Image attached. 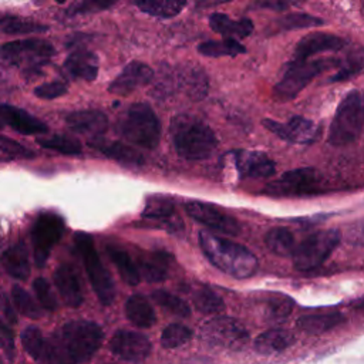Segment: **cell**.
Segmentation results:
<instances>
[{
	"label": "cell",
	"instance_id": "cell-47",
	"mask_svg": "<svg viewBox=\"0 0 364 364\" xmlns=\"http://www.w3.org/2000/svg\"><path fill=\"white\" fill-rule=\"evenodd\" d=\"M33 289H34V293H36L40 304L46 310L54 311L57 309V299L51 290L50 283L44 277H37L33 282Z\"/></svg>",
	"mask_w": 364,
	"mask_h": 364
},
{
	"label": "cell",
	"instance_id": "cell-35",
	"mask_svg": "<svg viewBox=\"0 0 364 364\" xmlns=\"http://www.w3.org/2000/svg\"><path fill=\"white\" fill-rule=\"evenodd\" d=\"M168 260H169V255H166V253H156L155 262L139 260L136 264L139 276L151 283L164 282L168 276L166 267H165Z\"/></svg>",
	"mask_w": 364,
	"mask_h": 364
},
{
	"label": "cell",
	"instance_id": "cell-15",
	"mask_svg": "<svg viewBox=\"0 0 364 364\" xmlns=\"http://www.w3.org/2000/svg\"><path fill=\"white\" fill-rule=\"evenodd\" d=\"M151 347L146 336L129 330H118L109 340V350L129 363L145 360L151 353Z\"/></svg>",
	"mask_w": 364,
	"mask_h": 364
},
{
	"label": "cell",
	"instance_id": "cell-38",
	"mask_svg": "<svg viewBox=\"0 0 364 364\" xmlns=\"http://www.w3.org/2000/svg\"><path fill=\"white\" fill-rule=\"evenodd\" d=\"M320 24H323L321 18L314 17L311 14H306V13H290L274 21L277 31L299 30V28H307V27H314Z\"/></svg>",
	"mask_w": 364,
	"mask_h": 364
},
{
	"label": "cell",
	"instance_id": "cell-5",
	"mask_svg": "<svg viewBox=\"0 0 364 364\" xmlns=\"http://www.w3.org/2000/svg\"><path fill=\"white\" fill-rule=\"evenodd\" d=\"M363 131V98L357 90L350 91L338 104L328 131V144L344 146L355 142Z\"/></svg>",
	"mask_w": 364,
	"mask_h": 364
},
{
	"label": "cell",
	"instance_id": "cell-25",
	"mask_svg": "<svg viewBox=\"0 0 364 364\" xmlns=\"http://www.w3.org/2000/svg\"><path fill=\"white\" fill-rule=\"evenodd\" d=\"M209 26L215 33L225 38H245L253 33V23L249 18L232 20L223 13H212L209 16Z\"/></svg>",
	"mask_w": 364,
	"mask_h": 364
},
{
	"label": "cell",
	"instance_id": "cell-8",
	"mask_svg": "<svg viewBox=\"0 0 364 364\" xmlns=\"http://www.w3.org/2000/svg\"><path fill=\"white\" fill-rule=\"evenodd\" d=\"M340 242V233L336 229L320 230L306 237L293 249V264L297 270L307 272L321 266L333 253Z\"/></svg>",
	"mask_w": 364,
	"mask_h": 364
},
{
	"label": "cell",
	"instance_id": "cell-48",
	"mask_svg": "<svg viewBox=\"0 0 364 364\" xmlns=\"http://www.w3.org/2000/svg\"><path fill=\"white\" fill-rule=\"evenodd\" d=\"M41 361L44 364H74L65 354V351L61 348L54 336L46 340V350Z\"/></svg>",
	"mask_w": 364,
	"mask_h": 364
},
{
	"label": "cell",
	"instance_id": "cell-55",
	"mask_svg": "<svg viewBox=\"0 0 364 364\" xmlns=\"http://www.w3.org/2000/svg\"><path fill=\"white\" fill-rule=\"evenodd\" d=\"M0 242H1V230H0Z\"/></svg>",
	"mask_w": 364,
	"mask_h": 364
},
{
	"label": "cell",
	"instance_id": "cell-17",
	"mask_svg": "<svg viewBox=\"0 0 364 364\" xmlns=\"http://www.w3.org/2000/svg\"><path fill=\"white\" fill-rule=\"evenodd\" d=\"M233 158L236 169L242 178H267L276 171L274 161L259 151H236Z\"/></svg>",
	"mask_w": 364,
	"mask_h": 364
},
{
	"label": "cell",
	"instance_id": "cell-46",
	"mask_svg": "<svg viewBox=\"0 0 364 364\" xmlns=\"http://www.w3.org/2000/svg\"><path fill=\"white\" fill-rule=\"evenodd\" d=\"M363 70V55H361V50L358 51L357 55L348 57L346 63H340V70L330 77V82H336V81H346L354 75H357L358 73H361Z\"/></svg>",
	"mask_w": 364,
	"mask_h": 364
},
{
	"label": "cell",
	"instance_id": "cell-26",
	"mask_svg": "<svg viewBox=\"0 0 364 364\" xmlns=\"http://www.w3.org/2000/svg\"><path fill=\"white\" fill-rule=\"evenodd\" d=\"M294 343V336L283 328H272L257 336L255 350L259 354H277L287 350Z\"/></svg>",
	"mask_w": 364,
	"mask_h": 364
},
{
	"label": "cell",
	"instance_id": "cell-31",
	"mask_svg": "<svg viewBox=\"0 0 364 364\" xmlns=\"http://www.w3.org/2000/svg\"><path fill=\"white\" fill-rule=\"evenodd\" d=\"M179 85L188 92L192 98H202L208 91V80L202 70L199 68H183L175 78Z\"/></svg>",
	"mask_w": 364,
	"mask_h": 364
},
{
	"label": "cell",
	"instance_id": "cell-54",
	"mask_svg": "<svg viewBox=\"0 0 364 364\" xmlns=\"http://www.w3.org/2000/svg\"><path fill=\"white\" fill-rule=\"evenodd\" d=\"M55 1H57V3H64L65 0H55Z\"/></svg>",
	"mask_w": 364,
	"mask_h": 364
},
{
	"label": "cell",
	"instance_id": "cell-2",
	"mask_svg": "<svg viewBox=\"0 0 364 364\" xmlns=\"http://www.w3.org/2000/svg\"><path fill=\"white\" fill-rule=\"evenodd\" d=\"M169 134L178 155L188 161L209 158L216 146L215 132L199 118L189 114H178L171 119Z\"/></svg>",
	"mask_w": 364,
	"mask_h": 364
},
{
	"label": "cell",
	"instance_id": "cell-52",
	"mask_svg": "<svg viewBox=\"0 0 364 364\" xmlns=\"http://www.w3.org/2000/svg\"><path fill=\"white\" fill-rule=\"evenodd\" d=\"M297 0H257L252 9H269L273 11H284L296 4Z\"/></svg>",
	"mask_w": 364,
	"mask_h": 364
},
{
	"label": "cell",
	"instance_id": "cell-30",
	"mask_svg": "<svg viewBox=\"0 0 364 364\" xmlns=\"http://www.w3.org/2000/svg\"><path fill=\"white\" fill-rule=\"evenodd\" d=\"M107 252H108V256L112 260V263L117 266L118 273L121 274L122 280L125 283H128L129 286H136L141 280V276H139L138 267L134 263V260L131 259V256L125 250L115 247V246H108Z\"/></svg>",
	"mask_w": 364,
	"mask_h": 364
},
{
	"label": "cell",
	"instance_id": "cell-7",
	"mask_svg": "<svg viewBox=\"0 0 364 364\" xmlns=\"http://www.w3.org/2000/svg\"><path fill=\"white\" fill-rule=\"evenodd\" d=\"M74 240H75L77 250L80 252V255L82 257L85 272L88 274L90 283H91L97 297L100 299V301L102 304H105V306L111 304L115 299V286H114L109 272L102 264V262L95 250L92 237L90 235L81 232V233L75 235Z\"/></svg>",
	"mask_w": 364,
	"mask_h": 364
},
{
	"label": "cell",
	"instance_id": "cell-3",
	"mask_svg": "<svg viewBox=\"0 0 364 364\" xmlns=\"http://www.w3.org/2000/svg\"><path fill=\"white\" fill-rule=\"evenodd\" d=\"M118 132L134 145L155 149L161 139V124L149 104L135 102L121 114Z\"/></svg>",
	"mask_w": 364,
	"mask_h": 364
},
{
	"label": "cell",
	"instance_id": "cell-44",
	"mask_svg": "<svg viewBox=\"0 0 364 364\" xmlns=\"http://www.w3.org/2000/svg\"><path fill=\"white\" fill-rule=\"evenodd\" d=\"M11 297L14 301V306L17 307V310L28 317V318H38L41 316V311L38 309V306L36 304V301L33 300V297L20 286H13L11 289Z\"/></svg>",
	"mask_w": 364,
	"mask_h": 364
},
{
	"label": "cell",
	"instance_id": "cell-10",
	"mask_svg": "<svg viewBox=\"0 0 364 364\" xmlns=\"http://www.w3.org/2000/svg\"><path fill=\"white\" fill-rule=\"evenodd\" d=\"M200 336L209 346L228 350H240L249 340V333L242 323L226 316L206 321L200 328Z\"/></svg>",
	"mask_w": 364,
	"mask_h": 364
},
{
	"label": "cell",
	"instance_id": "cell-27",
	"mask_svg": "<svg viewBox=\"0 0 364 364\" xmlns=\"http://www.w3.org/2000/svg\"><path fill=\"white\" fill-rule=\"evenodd\" d=\"M1 264L6 272L18 280H24L30 274V262L27 249L23 242L10 246L1 256Z\"/></svg>",
	"mask_w": 364,
	"mask_h": 364
},
{
	"label": "cell",
	"instance_id": "cell-50",
	"mask_svg": "<svg viewBox=\"0 0 364 364\" xmlns=\"http://www.w3.org/2000/svg\"><path fill=\"white\" fill-rule=\"evenodd\" d=\"M65 92H67V84L63 81L44 82V84L36 87V90H34V94L43 100H54L57 97L64 95Z\"/></svg>",
	"mask_w": 364,
	"mask_h": 364
},
{
	"label": "cell",
	"instance_id": "cell-45",
	"mask_svg": "<svg viewBox=\"0 0 364 364\" xmlns=\"http://www.w3.org/2000/svg\"><path fill=\"white\" fill-rule=\"evenodd\" d=\"M119 0H75L67 10L70 16L74 14H90L109 9Z\"/></svg>",
	"mask_w": 364,
	"mask_h": 364
},
{
	"label": "cell",
	"instance_id": "cell-33",
	"mask_svg": "<svg viewBox=\"0 0 364 364\" xmlns=\"http://www.w3.org/2000/svg\"><path fill=\"white\" fill-rule=\"evenodd\" d=\"M198 51L206 57H236L246 53V48L235 38H223L218 41L200 43L198 46Z\"/></svg>",
	"mask_w": 364,
	"mask_h": 364
},
{
	"label": "cell",
	"instance_id": "cell-41",
	"mask_svg": "<svg viewBox=\"0 0 364 364\" xmlns=\"http://www.w3.org/2000/svg\"><path fill=\"white\" fill-rule=\"evenodd\" d=\"M21 344L26 353L31 355L36 361L43 360V354L46 350V340L37 327L30 326L21 331Z\"/></svg>",
	"mask_w": 364,
	"mask_h": 364
},
{
	"label": "cell",
	"instance_id": "cell-40",
	"mask_svg": "<svg viewBox=\"0 0 364 364\" xmlns=\"http://www.w3.org/2000/svg\"><path fill=\"white\" fill-rule=\"evenodd\" d=\"M152 299L166 311L178 317H188L191 314V307L188 306V303L166 290H155L152 293Z\"/></svg>",
	"mask_w": 364,
	"mask_h": 364
},
{
	"label": "cell",
	"instance_id": "cell-34",
	"mask_svg": "<svg viewBox=\"0 0 364 364\" xmlns=\"http://www.w3.org/2000/svg\"><path fill=\"white\" fill-rule=\"evenodd\" d=\"M264 242L269 250L277 256H289L294 249V237L291 232L282 226L270 229L266 233Z\"/></svg>",
	"mask_w": 364,
	"mask_h": 364
},
{
	"label": "cell",
	"instance_id": "cell-21",
	"mask_svg": "<svg viewBox=\"0 0 364 364\" xmlns=\"http://www.w3.org/2000/svg\"><path fill=\"white\" fill-rule=\"evenodd\" d=\"M54 283L68 307H78L82 303V289L75 269L71 264H61L54 272Z\"/></svg>",
	"mask_w": 364,
	"mask_h": 364
},
{
	"label": "cell",
	"instance_id": "cell-16",
	"mask_svg": "<svg viewBox=\"0 0 364 364\" xmlns=\"http://www.w3.org/2000/svg\"><path fill=\"white\" fill-rule=\"evenodd\" d=\"M154 80L152 68L141 61L128 63L117 78L109 84L108 91L111 94L125 97L134 92L135 90L149 84Z\"/></svg>",
	"mask_w": 364,
	"mask_h": 364
},
{
	"label": "cell",
	"instance_id": "cell-14",
	"mask_svg": "<svg viewBox=\"0 0 364 364\" xmlns=\"http://www.w3.org/2000/svg\"><path fill=\"white\" fill-rule=\"evenodd\" d=\"M262 124L279 138L294 144H311L318 135L317 124L300 115L291 117L286 124L269 118L263 119Z\"/></svg>",
	"mask_w": 364,
	"mask_h": 364
},
{
	"label": "cell",
	"instance_id": "cell-22",
	"mask_svg": "<svg viewBox=\"0 0 364 364\" xmlns=\"http://www.w3.org/2000/svg\"><path fill=\"white\" fill-rule=\"evenodd\" d=\"M64 68L73 78L94 81L98 75L100 60L95 53L87 48H77L64 61Z\"/></svg>",
	"mask_w": 364,
	"mask_h": 364
},
{
	"label": "cell",
	"instance_id": "cell-49",
	"mask_svg": "<svg viewBox=\"0 0 364 364\" xmlns=\"http://www.w3.org/2000/svg\"><path fill=\"white\" fill-rule=\"evenodd\" d=\"M0 149L10 158L27 159V158L34 156V154L30 149H27L24 145H21L20 142H17L9 136H3V135H0Z\"/></svg>",
	"mask_w": 364,
	"mask_h": 364
},
{
	"label": "cell",
	"instance_id": "cell-23",
	"mask_svg": "<svg viewBox=\"0 0 364 364\" xmlns=\"http://www.w3.org/2000/svg\"><path fill=\"white\" fill-rule=\"evenodd\" d=\"M90 146L102 152L107 158L114 159L122 165L141 166L144 164V156L132 146L118 142V141H104L100 136L90 141Z\"/></svg>",
	"mask_w": 364,
	"mask_h": 364
},
{
	"label": "cell",
	"instance_id": "cell-53",
	"mask_svg": "<svg viewBox=\"0 0 364 364\" xmlns=\"http://www.w3.org/2000/svg\"><path fill=\"white\" fill-rule=\"evenodd\" d=\"M0 309L1 311L6 314V318L10 321V323H16L17 321V317L14 314V310L9 301V299L4 296V294H0Z\"/></svg>",
	"mask_w": 364,
	"mask_h": 364
},
{
	"label": "cell",
	"instance_id": "cell-24",
	"mask_svg": "<svg viewBox=\"0 0 364 364\" xmlns=\"http://www.w3.org/2000/svg\"><path fill=\"white\" fill-rule=\"evenodd\" d=\"M142 216L149 220L161 222L166 225L168 230L179 232L183 229V225L179 219L175 218V206L171 199L166 198H151L146 200V205L142 210Z\"/></svg>",
	"mask_w": 364,
	"mask_h": 364
},
{
	"label": "cell",
	"instance_id": "cell-39",
	"mask_svg": "<svg viewBox=\"0 0 364 364\" xmlns=\"http://www.w3.org/2000/svg\"><path fill=\"white\" fill-rule=\"evenodd\" d=\"M37 142L46 148L51 149L64 155H80L81 154V144L70 136L65 135H53L48 138H38Z\"/></svg>",
	"mask_w": 364,
	"mask_h": 364
},
{
	"label": "cell",
	"instance_id": "cell-12",
	"mask_svg": "<svg viewBox=\"0 0 364 364\" xmlns=\"http://www.w3.org/2000/svg\"><path fill=\"white\" fill-rule=\"evenodd\" d=\"M321 176L314 168H300L283 173L269 183L264 193L272 196H301L320 192Z\"/></svg>",
	"mask_w": 364,
	"mask_h": 364
},
{
	"label": "cell",
	"instance_id": "cell-4",
	"mask_svg": "<svg viewBox=\"0 0 364 364\" xmlns=\"http://www.w3.org/2000/svg\"><path fill=\"white\" fill-rule=\"evenodd\" d=\"M53 336L74 364L88 361L102 343L100 326L87 320L68 321Z\"/></svg>",
	"mask_w": 364,
	"mask_h": 364
},
{
	"label": "cell",
	"instance_id": "cell-51",
	"mask_svg": "<svg viewBox=\"0 0 364 364\" xmlns=\"http://www.w3.org/2000/svg\"><path fill=\"white\" fill-rule=\"evenodd\" d=\"M0 348L4 351V354L13 360L16 354V343L11 328L7 326V323L0 317Z\"/></svg>",
	"mask_w": 364,
	"mask_h": 364
},
{
	"label": "cell",
	"instance_id": "cell-42",
	"mask_svg": "<svg viewBox=\"0 0 364 364\" xmlns=\"http://www.w3.org/2000/svg\"><path fill=\"white\" fill-rule=\"evenodd\" d=\"M193 306L200 313H219L225 309V303L219 294L209 289H199L192 296Z\"/></svg>",
	"mask_w": 364,
	"mask_h": 364
},
{
	"label": "cell",
	"instance_id": "cell-43",
	"mask_svg": "<svg viewBox=\"0 0 364 364\" xmlns=\"http://www.w3.org/2000/svg\"><path fill=\"white\" fill-rule=\"evenodd\" d=\"M191 338H192V331L186 326L172 323L164 328L161 336V344L165 348H178L186 344Z\"/></svg>",
	"mask_w": 364,
	"mask_h": 364
},
{
	"label": "cell",
	"instance_id": "cell-56",
	"mask_svg": "<svg viewBox=\"0 0 364 364\" xmlns=\"http://www.w3.org/2000/svg\"><path fill=\"white\" fill-rule=\"evenodd\" d=\"M0 364H4V363H3V361H1V358H0Z\"/></svg>",
	"mask_w": 364,
	"mask_h": 364
},
{
	"label": "cell",
	"instance_id": "cell-36",
	"mask_svg": "<svg viewBox=\"0 0 364 364\" xmlns=\"http://www.w3.org/2000/svg\"><path fill=\"white\" fill-rule=\"evenodd\" d=\"M291 309H293V300L289 296L273 293L266 300L264 317L270 323H280L290 314Z\"/></svg>",
	"mask_w": 364,
	"mask_h": 364
},
{
	"label": "cell",
	"instance_id": "cell-6",
	"mask_svg": "<svg viewBox=\"0 0 364 364\" xmlns=\"http://www.w3.org/2000/svg\"><path fill=\"white\" fill-rule=\"evenodd\" d=\"M340 65L336 58H321V60H293L280 81L274 85L273 94L280 101H289L294 98L314 77L323 71Z\"/></svg>",
	"mask_w": 364,
	"mask_h": 364
},
{
	"label": "cell",
	"instance_id": "cell-19",
	"mask_svg": "<svg viewBox=\"0 0 364 364\" xmlns=\"http://www.w3.org/2000/svg\"><path fill=\"white\" fill-rule=\"evenodd\" d=\"M0 122L24 135L46 134L48 131L47 125L30 112L7 104L0 105Z\"/></svg>",
	"mask_w": 364,
	"mask_h": 364
},
{
	"label": "cell",
	"instance_id": "cell-20",
	"mask_svg": "<svg viewBox=\"0 0 364 364\" xmlns=\"http://www.w3.org/2000/svg\"><path fill=\"white\" fill-rule=\"evenodd\" d=\"M65 122L74 132L91 135L94 138L102 135L108 128L107 115L98 109L74 111L67 115Z\"/></svg>",
	"mask_w": 364,
	"mask_h": 364
},
{
	"label": "cell",
	"instance_id": "cell-1",
	"mask_svg": "<svg viewBox=\"0 0 364 364\" xmlns=\"http://www.w3.org/2000/svg\"><path fill=\"white\" fill-rule=\"evenodd\" d=\"M199 245L215 267L235 279L250 277L257 269V259L249 249L222 236L202 230Z\"/></svg>",
	"mask_w": 364,
	"mask_h": 364
},
{
	"label": "cell",
	"instance_id": "cell-29",
	"mask_svg": "<svg viewBox=\"0 0 364 364\" xmlns=\"http://www.w3.org/2000/svg\"><path fill=\"white\" fill-rule=\"evenodd\" d=\"M344 321V316L338 311L307 314L297 320V327L307 334H321Z\"/></svg>",
	"mask_w": 364,
	"mask_h": 364
},
{
	"label": "cell",
	"instance_id": "cell-18",
	"mask_svg": "<svg viewBox=\"0 0 364 364\" xmlns=\"http://www.w3.org/2000/svg\"><path fill=\"white\" fill-rule=\"evenodd\" d=\"M344 46H346V40L336 34L310 33L296 44L293 60H307L318 53L338 51Z\"/></svg>",
	"mask_w": 364,
	"mask_h": 364
},
{
	"label": "cell",
	"instance_id": "cell-9",
	"mask_svg": "<svg viewBox=\"0 0 364 364\" xmlns=\"http://www.w3.org/2000/svg\"><path fill=\"white\" fill-rule=\"evenodd\" d=\"M54 55L51 43L41 38H24L0 46V58L9 64L36 68L46 64Z\"/></svg>",
	"mask_w": 364,
	"mask_h": 364
},
{
	"label": "cell",
	"instance_id": "cell-37",
	"mask_svg": "<svg viewBox=\"0 0 364 364\" xmlns=\"http://www.w3.org/2000/svg\"><path fill=\"white\" fill-rule=\"evenodd\" d=\"M0 30L7 34H28V33H41L47 31L48 27L27 18L7 16L0 18Z\"/></svg>",
	"mask_w": 364,
	"mask_h": 364
},
{
	"label": "cell",
	"instance_id": "cell-28",
	"mask_svg": "<svg viewBox=\"0 0 364 364\" xmlns=\"http://www.w3.org/2000/svg\"><path fill=\"white\" fill-rule=\"evenodd\" d=\"M125 316L136 327L148 328L156 321V314L148 301L141 294H132L125 303Z\"/></svg>",
	"mask_w": 364,
	"mask_h": 364
},
{
	"label": "cell",
	"instance_id": "cell-32",
	"mask_svg": "<svg viewBox=\"0 0 364 364\" xmlns=\"http://www.w3.org/2000/svg\"><path fill=\"white\" fill-rule=\"evenodd\" d=\"M135 4L146 14L169 18L182 11L188 0H134Z\"/></svg>",
	"mask_w": 364,
	"mask_h": 364
},
{
	"label": "cell",
	"instance_id": "cell-13",
	"mask_svg": "<svg viewBox=\"0 0 364 364\" xmlns=\"http://www.w3.org/2000/svg\"><path fill=\"white\" fill-rule=\"evenodd\" d=\"M185 210L192 219L198 220L199 223L208 226L215 232H220L230 236H235L239 232L237 220L230 215L223 213L219 208L210 203L192 200L185 205Z\"/></svg>",
	"mask_w": 364,
	"mask_h": 364
},
{
	"label": "cell",
	"instance_id": "cell-11",
	"mask_svg": "<svg viewBox=\"0 0 364 364\" xmlns=\"http://www.w3.org/2000/svg\"><path fill=\"white\" fill-rule=\"evenodd\" d=\"M64 232V222L61 216L54 212H43L37 216L31 229V242L34 252V262L43 267L50 256L54 245L58 243Z\"/></svg>",
	"mask_w": 364,
	"mask_h": 364
}]
</instances>
